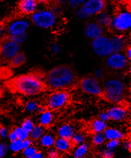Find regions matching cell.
Here are the masks:
<instances>
[{
  "label": "cell",
  "mask_w": 131,
  "mask_h": 158,
  "mask_svg": "<svg viewBox=\"0 0 131 158\" xmlns=\"http://www.w3.org/2000/svg\"><path fill=\"white\" fill-rule=\"evenodd\" d=\"M46 87L53 90H67L75 86L78 79L73 69L69 65H57L44 76Z\"/></svg>",
  "instance_id": "1"
},
{
  "label": "cell",
  "mask_w": 131,
  "mask_h": 158,
  "mask_svg": "<svg viewBox=\"0 0 131 158\" xmlns=\"http://www.w3.org/2000/svg\"><path fill=\"white\" fill-rule=\"evenodd\" d=\"M12 89L22 95L34 97L41 93L46 87L44 76L37 72L21 74L10 82Z\"/></svg>",
  "instance_id": "2"
},
{
  "label": "cell",
  "mask_w": 131,
  "mask_h": 158,
  "mask_svg": "<svg viewBox=\"0 0 131 158\" xmlns=\"http://www.w3.org/2000/svg\"><path fill=\"white\" fill-rule=\"evenodd\" d=\"M102 97L108 102L120 105L125 100L127 87L123 80L118 78H110L105 81Z\"/></svg>",
  "instance_id": "3"
},
{
  "label": "cell",
  "mask_w": 131,
  "mask_h": 158,
  "mask_svg": "<svg viewBox=\"0 0 131 158\" xmlns=\"http://www.w3.org/2000/svg\"><path fill=\"white\" fill-rule=\"evenodd\" d=\"M109 29L116 34L124 35L131 29V12L129 8H123L112 15Z\"/></svg>",
  "instance_id": "4"
},
{
  "label": "cell",
  "mask_w": 131,
  "mask_h": 158,
  "mask_svg": "<svg viewBox=\"0 0 131 158\" xmlns=\"http://www.w3.org/2000/svg\"><path fill=\"white\" fill-rule=\"evenodd\" d=\"M30 17L32 23L42 29H53L57 23V16L50 9H38Z\"/></svg>",
  "instance_id": "5"
},
{
  "label": "cell",
  "mask_w": 131,
  "mask_h": 158,
  "mask_svg": "<svg viewBox=\"0 0 131 158\" xmlns=\"http://www.w3.org/2000/svg\"><path fill=\"white\" fill-rule=\"evenodd\" d=\"M106 8L107 2L105 0H87L77 9L76 16L78 19L85 20L95 17Z\"/></svg>",
  "instance_id": "6"
},
{
  "label": "cell",
  "mask_w": 131,
  "mask_h": 158,
  "mask_svg": "<svg viewBox=\"0 0 131 158\" xmlns=\"http://www.w3.org/2000/svg\"><path fill=\"white\" fill-rule=\"evenodd\" d=\"M70 101V94L67 90H53L47 96L46 107L52 111L62 109Z\"/></svg>",
  "instance_id": "7"
},
{
  "label": "cell",
  "mask_w": 131,
  "mask_h": 158,
  "mask_svg": "<svg viewBox=\"0 0 131 158\" xmlns=\"http://www.w3.org/2000/svg\"><path fill=\"white\" fill-rule=\"evenodd\" d=\"M90 46L92 52L99 57L106 58L113 52L110 37L105 35V34L92 40Z\"/></svg>",
  "instance_id": "8"
},
{
  "label": "cell",
  "mask_w": 131,
  "mask_h": 158,
  "mask_svg": "<svg viewBox=\"0 0 131 158\" xmlns=\"http://www.w3.org/2000/svg\"><path fill=\"white\" fill-rule=\"evenodd\" d=\"M80 89L84 93L90 96L101 97L103 95V87L100 80L93 75H89L83 77L80 81Z\"/></svg>",
  "instance_id": "9"
},
{
  "label": "cell",
  "mask_w": 131,
  "mask_h": 158,
  "mask_svg": "<svg viewBox=\"0 0 131 158\" xmlns=\"http://www.w3.org/2000/svg\"><path fill=\"white\" fill-rule=\"evenodd\" d=\"M29 27L30 22L26 17L15 18L6 25V34L10 37L27 34Z\"/></svg>",
  "instance_id": "10"
},
{
  "label": "cell",
  "mask_w": 131,
  "mask_h": 158,
  "mask_svg": "<svg viewBox=\"0 0 131 158\" xmlns=\"http://www.w3.org/2000/svg\"><path fill=\"white\" fill-rule=\"evenodd\" d=\"M20 49L21 45L9 37L4 38L0 42V56L3 61L10 62L17 54L20 52Z\"/></svg>",
  "instance_id": "11"
},
{
  "label": "cell",
  "mask_w": 131,
  "mask_h": 158,
  "mask_svg": "<svg viewBox=\"0 0 131 158\" xmlns=\"http://www.w3.org/2000/svg\"><path fill=\"white\" fill-rule=\"evenodd\" d=\"M129 64V60L123 52H112L105 58V64L108 68L115 71H123Z\"/></svg>",
  "instance_id": "12"
},
{
  "label": "cell",
  "mask_w": 131,
  "mask_h": 158,
  "mask_svg": "<svg viewBox=\"0 0 131 158\" xmlns=\"http://www.w3.org/2000/svg\"><path fill=\"white\" fill-rule=\"evenodd\" d=\"M106 112L108 114L110 120L113 122H123L125 120L128 116V109L122 104L113 105L108 108Z\"/></svg>",
  "instance_id": "13"
},
{
  "label": "cell",
  "mask_w": 131,
  "mask_h": 158,
  "mask_svg": "<svg viewBox=\"0 0 131 158\" xmlns=\"http://www.w3.org/2000/svg\"><path fill=\"white\" fill-rule=\"evenodd\" d=\"M84 32L85 37L92 41L104 35V28L95 21H90L85 24Z\"/></svg>",
  "instance_id": "14"
},
{
  "label": "cell",
  "mask_w": 131,
  "mask_h": 158,
  "mask_svg": "<svg viewBox=\"0 0 131 158\" xmlns=\"http://www.w3.org/2000/svg\"><path fill=\"white\" fill-rule=\"evenodd\" d=\"M39 0H19L18 10L24 16H31L39 6Z\"/></svg>",
  "instance_id": "15"
},
{
  "label": "cell",
  "mask_w": 131,
  "mask_h": 158,
  "mask_svg": "<svg viewBox=\"0 0 131 158\" xmlns=\"http://www.w3.org/2000/svg\"><path fill=\"white\" fill-rule=\"evenodd\" d=\"M113 52H123L124 49L128 46V37L125 35L120 34H115L110 36Z\"/></svg>",
  "instance_id": "16"
},
{
  "label": "cell",
  "mask_w": 131,
  "mask_h": 158,
  "mask_svg": "<svg viewBox=\"0 0 131 158\" xmlns=\"http://www.w3.org/2000/svg\"><path fill=\"white\" fill-rule=\"evenodd\" d=\"M76 132V128L73 124L65 123L59 126L57 130V135L58 137L71 139Z\"/></svg>",
  "instance_id": "17"
},
{
  "label": "cell",
  "mask_w": 131,
  "mask_h": 158,
  "mask_svg": "<svg viewBox=\"0 0 131 158\" xmlns=\"http://www.w3.org/2000/svg\"><path fill=\"white\" fill-rule=\"evenodd\" d=\"M37 121L39 125L47 129L53 125L54 121H55V114L53 111L47 109L44 112L39 114Z\"/></svg>",
  "instance_id": "18"
},
{
  "label": "cell",
  "mask_w": 131,
  "mask_h": 158,
  "mask_svg": "<svg viewBox=\"0 0 131 158\" xmlns=\"http://www.w3.org/2000/svg\"><path fill=\"white\" fill-rule=\"evenodd\" d=\"M105 138L107 140L111 139H116V140L121 141L126 137L125 132L123 130L116 127H107L103 132Z\"/></svg>",
  "instance_id": "19"
},
{
  "label": "cell",
  "mask_w": 131,
  "mask_h": 158,
  "mask_svg": "<svg viewBox=\"0 0 131 158\" xmlns=\"http://www.w3.org/2000/svg\"><path fill=\"white\" fill-rule=\"evenodd\" d=\"M54 147L57 149L60 153H68L73 150L74 145L71 139L57 137L55 139Z\"/></svg>",
  "instance_id": "20"
},
{
  "label": "cell",
  "mask_w": 131,
  "mask_h": 158,
  "mask_svg": "<svg viewBox=\"0 0 131 158\" xmlns=\"http://www.w3.org/2000/svg\"><path fill=\"white\" fill-rule=\"evenodd\" d=\"M112 15V14H111L106 8L105 10H104L102 12L99 13L98 15L95 16V21L104 29L108 28L110 26V21H111Z\"/></svg>",
  "instance_id": "21"
},
{
  "label": "cell",
  "mask_w": 131,
  "mask_h": 158,
  "mask_svg": "<svg viewBox=\"0 0 131 158\" xmlns=\"http://www.w3.org/2000/svg\"><path fill=\"white\" fill-rule=\"evenodd\" d=\"M55 139L56 137L53 133L46 132L42 135L41 138L38 140V143H39L40 146L42 147V148L47 149L54 146Z\"/></svg>",
  "instance_id": "22"
},
{
  "label": "cell",
  "mask_w": 131,
  "mask_h": 158,
  "mask_svg": "<svg viewBox=\"0 0 131 158\" xmlns=\"http://www.w3.org/2000/svg\"><path fill=\"white\" fill-rule=\"evenodd\" d=\"M108 127V123L97 118L92 120L90 124V130L92 133L103 132Z\"/></svg>",
  "instance_id": "23"
},
{
  "label": "cell",
  "mask_w": 131,
  "mask_h": 158,
  "mask_svg": "<svg viewBox=\"0 0 131 158\" xmlns=\"http://www.w3.org/2000/svg\"><path fill=\"white\" fill-rule=\"evenodd\" d=\"M46 128L42 127V125H35V127L31 132H29V138L33 142H38V140L41 138L45 132H46Z\"/></svg>",
  "instance_id": "24"
},
{
  "label": "cell",
  "mask_w": 131,
  "mask_h": 158,
  "mask_svg": "<svg viewBox=\"0 0 131 158\" xmlns=\"http://www.w3.org/2000/svg\"><path fill=\"white\" fill-rule=\"evenodd\" d=\"M90 151V145L86 143L75 145L73 149V155L76 157H85Z\"/></svg>",
  "instance_id": "25"
},
{
  "label": "cell",
  "mask_w": 131,
  "mask_h": 158,
  "mask_svg": "<svg viewBox=\"0 0 131 158\" xmlns=\"http://www.w3.org/2000/svg\"><path fill=\"white\" fill-rule=\"evenodd\" d=\"M26 60L27 57L25 54L20 52L10 61V64L12 67H19L26 62Z\"/></svg>",
  "instance_id": "26"
},
{
  "label": "cell",
  "mask_w": 131,
  "mask_h": 158,
  "mask_svg": "<svg viewBox=\"0 0 131 158\" xmlns=\"http://www.w3.org/2000/svg\"><path fill=\"white\" fill-rule=\"evenodd\" d=\"M8 150L11 151L13 153L21 152L24 150L23 144H22V140L17 139L14 141H10V144L7 145Z\"/></svg>",
  "instance_id": "27"
},
{
  "label": "cell",
  "mask_w": 131,
  "mask_h": 158,
  "mask_svg": "<svg viewBox=\"0 0 131 158\" xmlns=\"http://www.w3.org/2000/svg\"><path fill=\"white\" fill-rule=\"evenodd\" d=\"M91 142L92 144L96 147L103 146L106 142L103 132L93 133L91 137Z\"/></svg>",
  "instance_id": "28"
},
{
  "label": "cell",
  "mask_w": 131,
  "mask_h": 158,
  "mask_svg": "<svg viewBox=\"0 0 131 158\" xmlns=\"http://www.w3.org/2000/svg\"><path fill=\"white\" fill-rule=\"evenodd\" d=\"M87 135L83 132H76L72 137L71 141L73 145H78V144H82L86 142Z\"/></svg>",
  "instance_id": "29"
},
{
  "label": "cell",
  "mask_w": 131,
  "mask_h": 158,
  "mask_svg": "<svg viewBox=\"0 0 131 158\" xmlns=\"http://www.w3.org/2000/svg\"><path fill=\"white\" fill-rule=\"evenodd\" d=\"M39 105L40 104L36 100H29L27 102L25 105H24V110H25L26 112H27V113L29 114L35 113V112L37 111V109Z\"/></svg>",
  "instance_id": "30"
},
{
  "label": "cell",
  "mask_w": 131,
  "mask_h": 158,
  "mask_svg": "<svg viewBox=\"0 0 131 158\" xmlns=\"http://www.w3.org/2000/svg\"><path fill=\"white\" fill-rule=\"evenodd\" d=\"M13 130L17 135V139H20V140H24V139H26L29 137V133L24 130L21 126H17V127L13 128Z\"/></svg>",
  "instance_id": "31"
},
{
  "label": "cell",
  "mask_w": 131,
  "mask_h": 158,
  "mask_svg": "<svg viewBox=\"0 0 131 158\" xmlns=\"http://www.w3.org/2000/svg\"><path fill=\"white\" fill-rule=\"evenodd\" d=\"M115 154V150H110L105 146L102 147L99 150V155L101 158H113Z\"/></svg>",
  "instance_id": "32"
},
{
  "label": "cell",
  "mask_w": 131,
  "mask_h": 158,
  "mask_svg": "<svg viewBox=\"0 0 131 158\" xmlns=\"http://www.w3.org/2000/svg\"><path fill=\"white\" fill-rule=\"evenodd\" d=\"M35 125L36 124L35 123V121H34L32 119L27 117V118L24 119V120L22 121V123L20 126H21L24 130L29 133L31 132V130L33 129L34 127H35Z\"/></svg>",
  "instance_id": "33"
},
{
  "label": "cell",
  "mask_w": 131,
  "mask_h": 158,
  "mask_svg": "<svg viewBox=\"0 0 131 158\" xmlns=\"http://www.w3.org/2000/svg\"><path fill=\"white\" fill-rule=\"evenodd\" d=\"M38 150L37 146L34 145L32 144V145L27 147V148H24L23 150L22 151V155L25 158H32L34 155L35 154L36 152Z\"/></svg>",
  "instance_id": "34"
},
{
  "label": "cell",
  "mask_w": 131,
  "mask_h": 158,
  "mask_svg": "<svg viewBox=\"0 0 131 158\" xmlns=\"http://www.w3.org/2000/svg\"><path fill=\"white\" fill-rule=\"evenodd\" d=\"M46 155L48 158H59L60 157V153L57 149L53 146L47 149Z\"/></svg>",
  "instance_id": "35"
},
{
  "label": "cell",
  "mask_w": 131,
  "mask_h": 158,
  "mask_svg": "<svg viewBox=\"0 0 131 158\" xmlns=\"http://www.w3.org/2000/svg\"><path fill=\"white\" fill-rule=\"evenodd\" d=\"M105 147L106 148L110 149V150H115L116 148H118L120 144V141L116 140V139H111V140H107L105 142Z\"/></svg>",
  "instance_id": "36"
},
{
  "label": "cell",
  "mask_w": 131,
  "mask_h": 158,
  "mask_svg": "<svg viewBox=\"0 0 131 158\" xmlns=\"http://www.w3.org/2000/svg\"><path fill=\"white\" fill-rule=\"evenodd\" d=\"M87 0H67V4L72 8L78 9Z\"/></svg>",
  "instance_id": "37"
},
{
  "label": "cell",
  "mask_w": 131,
  "mask_h": 158,
  "mask_svg": "<svg viewBox=\"0 0 131 158\" xmlns=\"http://www.w3.org/2000/svg\"><path fill=\"white\" fill-rule=\"evenodd\" d=\"M11 38L12 40H14L15 42H17L19 44L21 45L22 43H24L26 41L27 37V34H23V35H20L17 36H15V37H9Z\"/></svg>",
  "instance_id": "38"
},
{
  "label": "cell",
  "mask_w": 131,
  "mask_h": 158,
  "mask_svg": "<svg viewBox=\"0 0 131 158\" xmlns=\"http://www.w3.org/2000/svg\"><path fill=\"white\" fill-rule=\"evenodd\" d=\"M8 152L7 144L0 141V158H4Z\"/></svg>",
  "instance_id": "39"
},
{
  "label": "cell",
  "mask_w": 131,
  "mask_h": 158,
  "mask_svg": "<svg viewBox=\"0 0 131 158\" xmlns=\"http://www.w3.org/2000/svg\"><path fill=\"white\" fill-rule=\"evenodd\" d=\"M93 76L99 80H102L105 77V71L102 68H97L93 72Z\"/></svg>",
  "instance_id": "40"
},
{
  "label": "cell",
  "mask_w": 131,
  "mask_h": 158,
  "mask_svg": "<svg viewBox=\"0 0 131 158\" xmlns=\"http://www.w3.org/2000/svg\"><path fill=\"white\" fill-rule=\"evenodd\" d=\"M10 130L5 126H0V138L6 139L8 138V135Z\"/></svg>",
  "instance_id": "41"
},
{
  "label": "cell",
  "mask_w": 131,
  "mask_h": 158,
  "mask_svg": "<svg viewBox=\"0 0 131 158\" xmlns=\"http://www.w3.org/2000/svg\"><path fill=\"white\" fill-rule=\"evenodd\" d=\"M51 52L53 55H57L60 53L61 52V46L58 43H53L51 46Z\"/></svg>",
  "instance_id": "42"
},
{
  "label": "cell",
  "mask_w": 131,
  "mask_h": 158,
  "mask_svg": "<svg viewBox=\"0 0 131 158\" xmlns=\"http://www.w3.org/2000/svg\"><path fill=\"white\" fill-rule=\"evenodd\" d=\"M123 143H122V147L124 150H127V151H130L131 150V142L130 139H123Z\"/></svg>",
  "instance_id": "43"
},
{
  "label": "cell",
  "mask_w": 131,
  "mask_h": 158,
  "mask_svg": "<svg viewBox=\"0 0 131 158\" xmlns=\"http://www.w3.org/2000/svg\"><path fill=\"white\" fill-rule=\"evenodd\" d=\"M98 118L100 119V120L105 122V123H108V122L110 121L109 116H108V114L107 113V112H106V111L101 112L100 113L98 114Z\"/></svg>",
  "instance_id": "44"
},
{
  "label": "cell",
  "mask_w": 131,
  "mask_h": 158,
  "mask_svg": "<svg viewBox=\"0 0 131 158\" xmlns=\"http://www.w3.org/2000/svg\"><path fill=\"white\" fill-rule=\"evenodd\" d=\"M62 6H60L58 5V4H55L53 6V7H52L50 10L53 11V12L55 14V15H57V17L59 15H60L61 13H62V7H61Z\"/></svg>",
  "instance_id": "45"
},
{
  "label": "cell",
  "mask_w": 131,
  "mask_h": 158,
  "mask_svg": "<svg viewBox=\"0 0 131 158\" xmlns=\"http://www.w3.org/2000/svg\"><path fill=\"white\" fill-rule=\"evenodd\" d=\"M6 34V25L0 19V37H2Z\"/></svg>",
  "instance_id": "46"
},
{
  "label": "cell",
  "mask_w": 131,
  "mask_h": 158,
  "mask_svg": "<svg viewBox=\"0 0 131 158\" xmlns=\"http://www.w3.org/2000/svg\"><path fill=\"white\" fill-rule=\"evenodd\" d=\"M123 52H124V54H125V55L126 56V57L128 58V60L130 61V60H131V47L130 45H128V46L126 47V48L124 49Z\"/></svg>",
  "instance_id": "47"
},
{
  "label": "cell",
  "mask_w": 131,
  "mask_h": 158,
  "mask_svg": "<svg viewBox=\"0 0 131 158\" xmlns=\"http://www.w3.org/2000/svg\"><path fill=\"white\" fill-rule=\"evenodd\" d=\"M8 139H10V141H14V140H15V139H17V135H16V133L15 131L13 130V129L9 132Z\"/></svg>",
  "instance_id": "48"
},
{
  "label": "cell",
  "mask_w": 131,
  "mask_h": 158,
  "mask_svg": "<svg viewBox=\"0 0 131 158\" xmlns=\"http://www.w3.org/2000/svg\"><path fill=\"white\" fill-rule=\"evenodd\" d=\"M33 144V141L32 140V139L29 138H27L26 139H24V140H22V144H23V148H27V147L32 145V144Z\"/></svg>",
  "instance_id": "49"
},
{
  "label": "cell",
  "mask_w": 131,
  "mask_h": 158,
  "mask_svg": "<svg viewBox=\"0 0 131 158\" xmlns=\"http://www.w3.org/2000/svg\"><path fill=\"white\" fill-rule=\"evenodd\" d=\"M32 158H45V154L42 151L38 150Z\"/></svg>",
  "instance_id": "50"
},
{
  "label": "cell",
  "mask_w": 131,
  "mask_h": 158,
  "mask_svg": "<svg viewBox=\"0 0 131 158\" xmlns=\"http://www.w3.org/2000/svg\"><path fill=\"white\" fill-rule=\"evenodd\" d=\"M47 109L46 105H39V106H38L37 109V111H36V113H37L38 114L42 113V112H44L45 110H46Z\"/></svg>",
  "instance_id": "51"
},
{
  "label": "cell",
  "mask_w": 131,
  "mask_h": 158,
  "mask_svg": "<svg viewBox=\"0 0 131 158\" xmlns=\"http://www.w3.org/2000/svg\"><path fill=\"white\" fill-rule=\"evenodd\" d=\"M56 4H58L60 6H63L67 4V0H54Z\"/></svg>",
  "instance_id": "52"
},
{
  "label": "cell",
  "mask_w": 131,
  "mask_h": 158,
  "mask_svg": "<svg viewBox=\"0 0 131 158\" xmlns=\"http://www.w3.org/2000/svg\"><path fill=\"white\" fill-rule=\"evenodd\" d=\"M120 2H121V3L123 4H130L131 0H118Z\"/></svg>",
  "instance_id": "53"
},
{
  "label": "cell",
  "mask_w": 131,
  "mask_h": 158,
  "mask_svg": "<svg viewBox=\"0 0 131 158\" xmlns=\"http://www.w3.org/2000/svg\"><path fill=\"white\" fill-rule=\"evenodd\" d=\"M73 158H86L85 157H76V156H73Z\"/></svg>",
  "instance_id": "54"
},
{
  "label": "cell",
  "mask_w": 131,
  "mask_h": 158,
  "mask_svg": "<svg viewBox=\"0 0 131 158\" xmlns=\"http://www.w3.org/2000/svg\"><path fill=\"white\" fill-rule=\"evenodd\" d=\"M2 61V58H1V56H0V63H1Z\"/></svg>",
  "instance_id": "55"
},
{
  "label": "cell",
  "mask_w": 131,
  "mask_h": 158,
  "mask_svg": "<svg viewBox=\"0 0 131 158\" xmlns=\"http://www.w3.org/2000/svg\"><path fill=\"white\" fill-rule=\"evenodd\" d=\"M4 158H11V157H4Z\"/></svg>",
  "instance_id": "56"
}]
</instances>
